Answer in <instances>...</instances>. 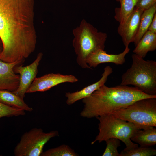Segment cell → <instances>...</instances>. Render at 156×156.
I'll list each match as a JSON object with an SVG mask.
<instances>
[{"mask_svg": "<svg viewBox=\"0 0 156 156\" xmlns=\"http://www.w3.org/2000/svg\"><path fill=\"white\" fill-rule=\"evenodd\" d=\"M116 0L120 3V7L115 8L114 18L120 23L130 14L139 0Z\"/></svg>", "mask_w": 156, "mask_h": 156, "instance_id": "18", "label": "cell"}, {"mask_svg": "<svg viewBox=\"0 0 156 156\" xmlns=\"http://www.w3.org/2000/svg\"><path fill=\"white\" fill-rule=\"evenodd\" d=\"M25 111L5 105L0 102V118L4 117L24 116Z\"/></svg>", "mask_w": 156, "mask_h": 156, "instance_id": "22", "label": "cell"}, {"mask_svg": "<svg viewBox=\"0 0 156 156\" xmlns=\"http://www.w3.org/2000/svg\"><path fill=\"white\" fill-rule=\"evenodd\" d=\"M59 136L57 130L45 133L40 128H33L23 134L15 147V156H39L45 144L52 138Z\"/></svg>", "mask_w": 156, "mask_h": 156, "instance_id": "7", "label": "cell"}, {"mask_svg": "<svg viewBox=\"0 0 156 156\" xmlns=\"http://www.w3.org/2000/svg\"><path fill=\"white\" fill-rule=\"evenodd\" d=\"M156 4V0H139L135 7L145 10Z\"/></svg>", "mask_w": 156, "mask_h": 156, "instance_id": "23", "label": "cell"}, {"mask_svg": "<svg viewBox=\"0 0 156 156\" xmlns=\"http://www.w3.org/2000/svg\"><path fill=\"white\" fill-rule=\"evenodd\" d=\"M106 146L102 156H120L117 148L121 146L120 140L112 138L106 140Z\"/></svg>", "mask_w": 156, "mask_h": 156, "instance_id": "21", "label": "cell"}, {"mask_svg": "<svg viewBox=\"0 0 156 156\" xmlns=\"http://www.w3.org/2000/svg\"><path fill=\"white\" fill-rule=\"evenodd\" d=\"M3 49L2 42L0 38V54L2 52Z\"/></svg>", "mask_w": 156, "mask_h": 156, "instance_id": "25", "label": "cell"}, {"mask_svg": "<svg viewBox=\"0 0 156 156\" xmlns=\"http://www.w3.org/2000/svg\"><path fill=\"white\" fill-rule=\"evenodd\" d=\"M79 155L68 145L62 144L43 152L41 156H78Z\"/></svg>", "mask_w": 156, "mask_h": 156, "instance_id": "19", "label": "cell"}, {"mask_svg": "<svg viewBox=\"0 0 156 156\" xmlns=\"http://www.w3.org/2000/svg\"><path fill=\"white\" fill-rule=\"evenodd\" d=\"M155 98L134 87L119 85L108 87L104 85L90 96L82 99L84 107L80 116L88 118L111 114L142 99Z\"/></svg>", "mask_w": 156, "mask_h": 156, "instance_id": "1", "label": "cell"}, {"mask_svg": "<svg viewBox=\"0 0 156 156\" xmlns=\"http://www.w3.org/2000/svg\"><path fill=\"white\" fill-rule=\"evenodd\" d=\"M150 126L137 131L131 140L140 146L149 147L156 144V129Z\"/></svg>", "mask_w": 156, "mask_h": 156, "instance_id": "14", "label": "cell"}, {"mask_svg": "<svg viewBox=\"0 0 156 156\" xmlns=\"http://www.w3.org/2000/svg\"><path fill=\"white\" fill-rule=\"evenodd\" d=\"M120 156H153L156 155V150L153 148L138 146L130 149L125 148Z\"/></svg>", "mask_w": 156, "mask_h": 156, "instance_id": "20", "label": "cell"}, {"mask_svg": "<svg viewBox=\"0 0 156 156\" xmlns=\"http://www.w3.org/2000/svg\"><path fill=\"white\" fill-rule=\"evenodd\" d=\"M0 156H1V155H0Z\"/></svg>", "mask_w": 156, "mask_h": 156, "instance_id": "26", "label": "cell"}, {"mask_svg": "<svg viewBox=\"0 0 156 156\" xmlns=\"http://www.w3.org/2000/svg\"><path fill=\"white\" fill-rule=\"evenodd\" d=\"M73 33L74 38L72 45L77 56V63L82 68L91 69L87 64L86 59L91 53L104 49L107 34L99 31L84 19L73 30Z\"/></svg>", "mask_w": 156, "mask_h": 156, "instance_id": "3", "label": "cell"}, {"mask_svg": "<svg viewBox=\"0 0 156 156\" xmlns=\"http://www.w3.org/2000/svg\"><path fill=\"white\" fill-rule=\"evenodd\" d=\"M156 49V34L147 31L133 51L134 53L144 58L148 53Z\"/></svg>", "mask_w": 156, "mask_h": 156, "instance_id": "15", "label": "cell"}, {"mask_svg": "<svg viewBox=\"0 0 156 156\" xmlns=\"http://www.w3.org/2000/svg\"><path fill=\"white\" fill-rule=\"evenodd\" d=\"M43 54L39 53L35 60L31 64L25 66L18 64L14 68L15 73L19 74V83L17 89L13 92L23 99L25 94L34 79L38 72V67Z\"/></svg>", "mask_w": 156, "mask_h": 156, "instance_id": "8", "label": "cell"}, {"mask_svg": "<svg viewBox=\"0 0 156 156\" xmlns=\"http://www.w3.org/2000/svg\"><path fill=\"white\" fill-rule=\"evenodd\" d=\"M23 62H7L0 59V90L13 92L17 89L19 85V75L15 73L14 68Z\"/></svg>", "mask_w": 156, "mask_h": 156, "instance_id": "11", "label": "cell"}, {"mask_svg": "<svg viewBox=\"0 0 156 156\" xmlns=\"http://www.w3.org/2000/svg\"><path fill=\"white\" fill-rule=\"evenodd\" d=\"M130 68L122 75L121 85H132L144 93L156 95V61L147 60L133 53Z\"/></svg>", "mask_w": 156, "mask_h": 156, "instance_id": "4", "label": "cell"}, {"mask_svg": "<svg viewBox=\"0 0 156 156\" xmlns=\"http://www.w3.org/2000/svg\"><path fill=\"white\" fill-rule=\"evenodd\" d=\"M144 10L135 7L125 20L119 23L117 32L122 38L124 46H128L133 42L137 32L141 15Z\"/></svg>", "mask_w": 156, "mask_h": 156, "instance_id": "10", "label": "cell"}, {"mask_svg": "<svg viewBox=\"0 0 156 156\" xmlns=\"http://www.w3.org/2000/svg\"><path fill=\"white\" fill-rule=\"evenodd\" d=\"M156 13V4L143 11L140 17L138 30L133 42L135 46L138 44L143 35L148 30Z\"/></svg>", "mask_w": 156, "mask_h": 156, "instance_id": "17", "label": "cell"}, {"mask_svg": "<svg viewBox=\"0 0 156 156\" xmlns=\"http://www.w3.org/2000/svg\"><path fill=\"white\" fill-rule=\"evenodd\" d=\"M148 31L156 34V13L154 16L148 28Z\"/></svg>", "mask_w": 156, "mask_h": 156, "instance_id": "24", "label": "cell"}, {"mask_svg": "<svg viewBox=\"0 0 156 156\" xmlns=\"http://www.w3.org/2000/svg\"><path fill=\"white\" fill-rule=\"evenodd\" d=\"M130 50L128 46L125 47L124 51L118 54H108L104 50L99 49L90 54L86 62L91 68H95L100 64L112 63L117 65H122L125 62V56Z\"/></svg>", "mask_w": 156, "mask_h": 156, "instance_id": "12", "label": "cell"}, {"mask_svg": "<svg viewBox=\"0 0 156 156\" xmlns=\"http://www.w3.org/2000/svg\"><path fill=\"white\" fill-rule=\"evenodd\" d=\"M112 72V68L109 66H107L104 68L101 77L97 82L85 87L80 90L73 92H66L65 96L67 98V104L71 105L77 101L90 96L94 92L105 84L108 77Z\"/></svg>", "mask_w": 156, "mask_h": 156, "instance_id": "13", "label": "cell"}, {"mask_svg": "<svg viewBox=\"0 0 156 156\" xmlns=\"http://www.w3.org/2000/svg\"><path fill=\"white\" fill-rule=\"evenodd\" d=\"M99 121V133L95 140L91 143H100L112 138H117L125 144V149H130L137 147L131 138L135 132L142 129L134 124L116 117L111 114L104 115L96 117Z\"/></svg>", "mask_w": 156, "mask_h": 156, "instance_id": "5", "label": "cell"}, {"mask_svg": "<svg viewBox=\"0 0 156 156\" xmlns=\"http://www.w3.org/2000/svg\"><path fill=\"white\" fill-rule=\"evenodd\" d=\"M31 0H0V38L3 47L10 44L27 21L28 2Z\"/></svg>", "mask_w": 156, "mask_h": 156, "instance_id": "2", "label": "cell"}, {"mask_svg": "<svg viewBox=\"0 0 156 156\" xmlns=\"http://www.w3.org/2000/svg\"><path fill=\"white\" fill-rule=\"evenodd\" d=\"M110 114L131 122L142 129L150 126L156 127V98L138 100Z\"/></svg>", "mask_w": 156, "mask_h": 156, "instance_id": "6", "label": "cell"}, {"mask_svg": "<svg viewBox=\"0 0 156 156\" xmlns=\"http://www.w3.org/2000/svg\"><path fill=\"white\" fill-rule=\"evenodd\" d=\"M78 81V79L75 76L72 75L49 73L40 77H36L27 91L26 93L44 92L62 83H74Z\"/></svg>", "mask_w": 156, "mask_h": 156, "instance_id": "9", "label": "cell"}, {"mask_svg": "<svg viewBox=\"0 0 156 156\" xmlns=\"http://www.w3.org/2000/svg\"><path fill=\"white\" fill-rule=\"evenodd\" d=\"M0 102L10 107L25 111L31 112L33 110L32 107L25 102L23 99L12 92L8 90H0Z\"/></svg>", "mask_w": 156, "mask_h": 156, "instance_id": "16", "label": "cell"}]
</instances>
